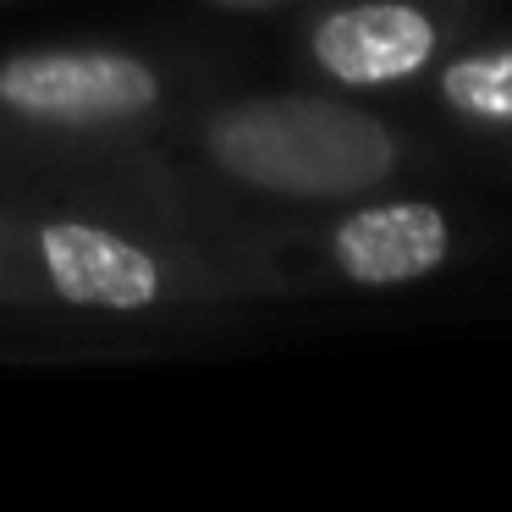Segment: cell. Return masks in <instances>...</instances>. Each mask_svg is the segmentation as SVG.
Instances as JSON below:
<instances>
[{"label": "cell", "instance_id": "1", "mask_svg": "<svg viewBox=\"0 0 512 512\" xmlns=\"http://www.w3.org/2000/svg\"><path fill=\"white\" fill-rule=\"evenodd\" d=\"M204 149L232 182L292 204H353L430 171L474 177V160L419 122L353 94H254L210 116Z\"/></svg>", "mask_w": 512, "mask_h": 512}, {"label": "cell", "instance_id": "2", "mask_svg": "<svg viewBox=\"0 0 512 512\" xmlns=\"http://www.w3.org/2000/svg\"><path fill=\"white\" fill-rule=\"evenodd\" d=\"M479 265H512V210L496 188H380L325 232V270L353 292H413Z\"/></svg>", "mask_w": 512, "mask_h": 512}, {"label": "cell", "instance_id": "3", "mask_svg": "<svg viewBox=\"0 0 512 512\" xmlns=\"http://www.w3.org/2000/svg\"><path fill=\"white\" fill-rule=\"evenodd\" d=\"M501 0H325L303 28L309 67L331 94H408Z\"/></svg>", "mask_w": 512, "mask_h": 512}, {"label": "cell", "instance_id": "4", "mask_svg": "<svg viewBox=\"0 0 512 512\" xmlns=\"http://www.w3.org/2000/svg\"><path fill=\"white\" fill-rule=\"evenodd\" d=\"M413 116L468 160L512 138V23L490 17L463 34L419 83H413Z\"/></svg>", "mask_w": 512, "mask_h": 512}, {"label": "cell", "instance_id": "5", "mask_svg": "<svg viewBox=\"0 0 512 512\" xmlns=\"http://www.w3.org/2000/svg\"><path fill=\"white\" fill-rule=\"evenodd\" d=\"M0 100L34 122H122L160 100V83L116 50H34L0 67Z\"/></svg>", "mask_w": 512, "mask_h": 512}, {"label": "cell", "instance_id": "6", "mask_svg": "<svg viewBox=\"0 0 512 512\" xmlns=\"http://www.w3.org/2000/svg\"><path fill=\"white\" fill-rule=\"evenodd\" d=\"M39 248H45V270L67 303H83V309H144V303L160 298L155 259L116 232L61 221L39 237Z\"/></svg>", "mask_w": 512, "mask_h": 512}, {"label": "cell", "instance_id": "7", "mask_svg": "<svg viewBox=\"0 0 512 512\" xmlns=\"http://www.w3.org/2000/svg\"><path fill=\"white\" fill-rule=\"evenodd\" d=\"M474 177L485 182V188H496L501 204L512 210V138H507V144H496V149H479V155H474Z\"/></svg>", "mask_w": 512, "mask_h": 512}, {"label": "cell", "instance_id": "8", "mask_svg": "<svg viewBox=\"0 0 512 512\" xmlns=\"http://www.w3.org/2000/svg\"><path fill=\"white\" fill-rule=\"evenodd\" d=\"M226 12H265V6H281V0H215Z\"/></svg>", "mask_w": 512, "mask_h": 512}]
</instances>
